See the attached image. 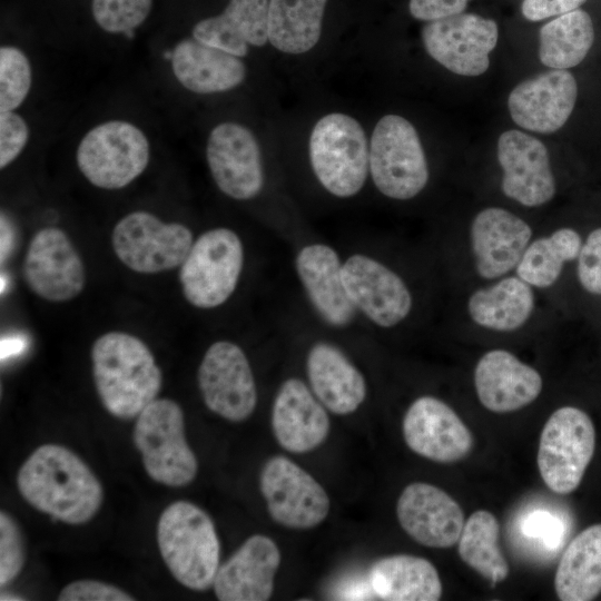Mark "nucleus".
<instances>
[{"mask_svg": "<svg viewBox=\"0 0 601 601\" xmlns=\"http://www.w3.org/2000/svg\"><path fill=\"white\" fill-rule=\"evenodd\" d=\"M17 486L36 510L71 525L89 522L104 502L99 479L75 452L60 444L37 447L20 466Z\"/></svg>", "mask_w": 601, "mask_h": 601, "instance_id": "obj_1", "label": "nucleus"}, {"mask_svg": "<svg viewBox=\"0 0 601 601\" xmlns=\"http://www.w3.org/2000/svg\"><path fill=\"white\" fill-rule=\"evenodd\" d=\"M91 368L101 404L120 420L137 417L162 385V373L150 348L125 332H108L93 342Z\"/></svg>", "mask_w": 601, "mask_h": 601, "instance_id": "obj_2", "label": "nucleus"}, {"mask_svg": "<svg viewBox=\"0 0 601 601\" xmlns=\"http://www.w3.org/2000/svg\"><path fill=\"white\" fill-rule=\"evenodd\" d=\"M157 544L171 575L184 587L205 591L219 568L220 543L211 518L189 501H176L160 514Z\"/></svg>", "mask_w": 601, "mask_h": 601, "instance_id": "obj_3", "label": "nucleus"}, {"mask_svg": "<svg viewBox=\"0 0 601 601\" xmlns=\"http://www.w3.org/2000/svg\"><path fill=\"white\" fill-rule=\"evenodd\" d=\"M132 441L148 476L157 483L181 487L191 483L198 461L185 435L184 412L170 398H156L137 416Z\"/></svg>", "mask_w": 601, "mask_h": 601, "instance_id": "obj_4", "label": "nucleus"}, {"mask_svg": "<svg viewBox=\"0 0 601 601\" xmlns=\"http://www.w3.org/2000/svg\"><path fill=\"white\" fill-rule=\"evenodd\" d=\"M309 160L322 186L347 198L365 184L370 148L364 129L348 115L332 112L321 118L309 137Z\"/></svg>", "mask_w": 601, "mask_h": 601, "instance_id": "obj_5", "label": "nucleus"}, {"mask_svg": "<svg viewBox=\"0 0 601 601\" xmlns=\"http://www.w3.org/2000/svg\"><path fill=\"white\" fill-rule=\"evenodd\" d=\"M244 267V246L229 228L203 233L180 265L179 282L186 300L209 309L224 304L235 292Z\"/></svg>", "mask_w": 601, "mask_h": 601, "instance_id": "obj_6", "label": "nucleus"}, {"mask_svg": "<svg viewBox=\"0 0 601 601\" xmlns=\"http://www.w3.org/2000/svg\"><path fill=\"white\" fill-rule=\"evenodd\" d=\"M370 171L376 188L386 197L407 200L428 180V168L413 125L397 115L382 117L372 134Z\"/></svg>", "mask_w": 601, "mask_h": 601, "instance_id": "obj_7", "label": "nucleus"}, {"mask_svg": "<svg viewBox=\"0 0 601 601\" xmlns=\"http://www.w3.org/2000/svg\"><path fill=\"white\" fill-rule=\"evenodd\" d=\"M595 428L581 408L563 406L545 422L539 442L538 467L542 481L554 493L577 490L593 457Z\"/></svg>", "mask_w": 601, "mask_h": 601, "instance_id": "obj_8", "label": "nucleus"}, {"mask_svg": "<svg viewBox=\"0 0 601 601\" xmlns=\"http://www.w3.org/2000/svg\"><path fill=\"white\" fill-rule=\"evenodd\" d=\"M79 170L93 186L120 189L142 174L149 161V142L135 125L110 120L90 129L78 145Z\"/></svg>", "mask_w": 601, "mask_h": 601, "instance_id": "obj_9", "label": "nucleus"}, {"mask_svg": "<svg viewBox=\"0 0 601 601\" xmlns=\"http://www.w3.org/2000/svg\"><path fill=\"white\" fill-rule=\"evenodd\" d=\"M193 244L188 227L164 223L142 210L122 217L111 234L116 256L129 269L140 274H156L180 266Z\"/></svg>", "mask_w": 601, "mask_h": 601, "instance_id": "obj_10", "label": "nucleus"}, {"mask_svg": "<svg viewBox=\"0 0 601 601\" xmlns=\"http://www.w3.org/2000/svg\"><path fill=\"white\" fill-rule=\"evenodd\" d=\"M259 486L270 518L282 526L312 529L328 515L331 501L325 489L286 456L275 455L264 463Z\"/></svg>", "mask_w": 601, "mask_h": 601, "instance_id": "obj_11", "label": "nucleus"}, {"mask_svg": "<svg viewBox=\"0 0 601 601\" xmlns=\"http://www.w3.org/2000/svg\"><path fill=\"white\" fill-rule=\"evenodd\" d=\"M201 398L209 411L230 422H243L255 411L257 388L244 351L229 341L213 343L197 373Z\"/></svg>", "mask_w": 601, "mask_h": 601, "instance_id": "obj_12", "label": "nucleus"}, {"mask_svg": "<svg viewBox=\"0 0 601 601\" xmlns=\"http://www.w3.org/2000/svg\"><path fill=\"white\" fill-rule=\"evenodd\" d=\"M497 38L495 21L474 13L462 12L427 21L422 30L427 53L461 76H480L486 71L489 55Z\"/></svg>", "mask_w": 601, "mask_h": 601, "instance_id": "obj_13", "label": "nucleus"}, {"mask_svg": "<svg viewBox=\"0 0 601 601\" xmlns=\"http://www.w3.org/2000/svg\"><path fill=\"white\" fill-rule=\"evenodd\" d=\"M22 276L32 293L52 303L71 300L86 285L83 262L68 235L57 227L33 235L23 258Z\"/></svg>", "mask_w": 601, "mask_h": 601, "instance_id": "obj_14", "label": "nucleus"}, {"mask_svg": "<svg viewBox=\"0 0 601 601\" xmlns=\"http://www.w3.org/2000/svg\"><path fill=\"white\" fill-rule=\"evenodd\" d=\"M342 276L351 303L375 325L393 327L411 313L413 298L405 282L375 258L352 255Z\"/></svg>", "mask_w": 601, "mask_h": 601, "instance_id": "obj_15", "label": "nucleus"}, {"mask_svg": "<svg viewBox=\"0 0 601 601\" xmlns=\"http://www.w3.org/2000/svg\"><path fill=\"white\" fill-rule=\"evenodd\" d=\"M206 159L217 187L230 198L247 200L264 185L260 149L252 131L235 122L217 125L209 134Z\"/></svg>", "mask_w": 601, "mask_h": 601, "instance_id": "obj_16", "label": "nucleus"}, {"mask_svg": "<svg viewBox=\"0 0 601 601\" xmlns=\"http://www.w3.org/2000/svg\"><path fill=\"white\" fill-rule=\"evenodd\" d=\"M402 431L414 453L439 463L460 461L473 446L466 425L452 407L434 396H421L408 406Z\"/></svg>", "mask_w": 601, "mask_h": 601, "instance_id": "obj_17", "label": "nucleus"}, {"mask_svg": "<svg viewBox=\"0 0 601 601\" xmlns=\"http://www.w3.org/2000/svg\"><path fill=\"white\" fill-rule=\"evenodd\" d=\"M396 515L414 541L436 549L457 543L465 523L460 504L442 489L424 482L411 483L402 491Z\"/></svg>", "mask_w": 601, "mask_h": 601, "instance_id": "obj_18", "label": "nucleus"}, {"mask_svg": "<svg viewBox=\"0 0 601 601\" xmlns=\"http://www.w3.org/2000/svg\"><path fill=\"white\" fill-rule=\"evenodd\" d=\"M497 160L503 169V194L526 207L550 201L555 180L545 146L520 130H508L497 140Z\"/></svg>", "mask_w": 601, "mask_h": 601, "instance_id": "obj_19", "label": "nucleus"}, {"mask_svg": "<svg viewBox=\"0 0 601 601\" xmlns=\"http://www.w3.org/2000/svg\"><path fill=\"white\" fill-rule=\"evenodd\" d=\"M531 226L501 207L479 211L470 226V243L477 275L501 278L516 268L531 243Z\"/></svg>", "mask_w": 601, "mask_h": 601, "instance_id": "obj_20", "label": "nucleus"}, {"mask_svg": "<svg viewBox=\"0 0 601 601\" xmlns=\"http://www.w3.org/2000/svg\"><path fill=\"white\" fill-rule=\"evenodd\" d=\"M270 424L279 446L295 454L321 446L331 428L325 406L296 377L287 378L279 386L272 406Z\"/></svg>", "mask_w": 601, "mask_h": 601, "instance_id": "obj_21", "label": "nucleus"}, {"mask_svg": "<svg viewBox=\"0 0 601 601\" xmlns=\"http://www.w3.org/2000/svg\"><path fill=\"white\" fill-rule=\"evenodd\" d=\"M577 97L578 86L573 75L554 69L519 83L509 96L508 107L518 126L550 134L566 122Z\"/></svg>", "mask_w": 601, "mask_h": 601, "instance_id": "obj_22", "label": "nucleus"}, {"mask_svg": "<svg viewBox=\"0 0 601 601\" xmlns=\"http://www.w3.org/2000/svg\"><path fill=\"white\" fill-rule=\"evenodd\" d=\"M282 556L268 536L254 534L218 568L213 588L220 601H266Z\"/></svg>", "mask_w": 601, "mask_h": 601, "instance_id": "obj_23", "label": "nucleus"}, {"mask_svg": "<svg viewBox=\"0 0 601 601\" xmlns=\"http://www.w3.org/2000/svg\"><path fill=\"white\" fill-rule=\"evenodd\" d=\"M474 386L480 403L494 413L518 411L536 400L543 386L540 373L513 353L495 348L476 363Z\"/></svg>", "mask_w": 601, "mask_h": 601, "instance_id": "obj_24", "label": "nucleus"}, {"mask_svg": "<svg viewBox=\"0 0 601 601\" xmlns=\"http://www.w3.org/2000/svg\"><path fill=\"white\" fill-rule=\"evenodd\" d=\"M342 266L337 253L321 243L304 246L295 259L297 275L309 302L333 327L349 325L356 312L345 290Z\"/></svg>", "mask_w": 601, "mask_h": 601, "instance_id": "obj_25", "label": "nucleus"}, {"mask_svg": "<svg viewBox=\"0 0 601 601\" xmlns=\"http://www.w3.org/2000/svg\"><path fill=\"white\" fill-rule=\"evenodd\" d=\"M306 373L315 396L334 414L355 412L366 397V382L361 371L328 342H317L309 348Z\"/></svg>", "mask_w": 601, "mask_h": 601, "instance_id": "obj_26", "label": "nucleus"}, {"mask_svg": "<svg viewBox=\"0 0 601 601\" xmlns=\"http://www.w3.org/2000/svg\"><path fill=\"white\" fill-rule=\"evenodd\" d=\"M170 59L177 80L196 93L230 90L242 83L246 76L245 63L239 57L195 38L178 42Z\"/></svg>", "mask_w": 601, "mask_h": 601, "instance_id": "obj_27", "label": "nucleus"}, {"mask_svg": "<svg viewBox=\"0 0 601 601\" xmlns=\"http://www.w3.org/2000/svg\"><path fill=\"white\" fill-rule=\"evenodd\" d=\"M269 0H229L216 17L197 22L193 38L237 57L248 53V46H264L268 41Z\"/></svg>", "mask_w": 601, "mask_h": 601, "instance_id": "obj_28", "label": "nucleus"}, {"mask_svg": "<svg viewBox=\"0 0 601 601\" xmlns=\"http://www.w3.org/2000/svg\"><path fill=\"white\" fill-rule=\"evenodd\" d=\"M368 579L376 597L387 601H436L442 582L436 568L426 559L395 554L375 561Z\"/></svg>", "mask_w": 601, "mask_h": 601, "instance_id": "obj_29", "label": "nucleus"}, {"mask_svg": "<svg viewBox=\"0 0 601 601\" xmlns=\"http://www.w3.org/2000/svg\"><path fill=\"white\" fill-rule=\"evenodd\" d=\"M534 305L532 286L515 275L474 290L466 307L476 325L494 332H513L530 319Z\"/></svg>", "mask_w": 601, "mask_h": 601, "instance_id": "obj_30", "label": "nucleus"}, {"mask_svg": "<svg viewBox=\"0 0 601 601\" xmlns=\"http://www.w3.org/2000/svg\"><path fill=\"white\" fill-rule=\"evenodd\" d=\"M562 601H590L601 593V523L577 534L563 552L554 577Z\"/></svg>", "mask_w": 601, "mask_h": 601, "instance_id": "obj_31", "label": "nucleus"}, {"mask_svg": "<svg viewBox=\"0 0 601 601\" xmlns=\"http://www.w3.org/2000/svg\"><path fill=\"white\" fill-rule=\"evenodd\" d=\"M327 0H269L268 41L279 51L298 55L319 40Z\"/></svg>", "mask_w": 601, "mask_h": 601, "instance_id": "obj_32", "label": "nucleus"}, {"mask_svg": "<svg viewBox=\"0 0 601 601\" xmlns=\"http://www.w3.org/2000/svg\"><path fill=\"white\" fill-rule=\"evenodd\" d=\"M594 41L591 17L581 9L564 13L545 23L540 30L539 57L553 69L579 65Z\"/></svg>", "mask_w": 601, "mask_h": 601, "instance_id": "obj_33", "label": "nucleus"}, {"mask_svg": "<svg viewBox=\"0 0 601 601\" xmlns=\"http://www.w3.org/2000/svg\"><path fill=\"white\" fill-rule=\"evenodd\" d=\"M582 238L573 228H559L526 247L515 274L535 288H548L559 279L565 263L578 258Z\"/></svg>", "mask_w": 601, "mask_h": 601, "instance_id": "obj_34", "label": "nucleus"}, {"mask_svg": "<svg viewBox=\"0 0 601 601\" xmlns=\"http://www.w3.org/2000/svg\"><path fill=\"white\" fill-rule=\"evenodd\" d=\"M499 529V522L491 512L477 510L465 521L457 541L462 561L492 585L505 580L510 571L497 545Z\"/></svg>", "mask_w": 601, "mask_h": 601, "instance_id": "obj_35", "label": "nucleus"}, {"mask_svg": "<svg viewBox=\"0 0 601 601\" xmlns=\"http://www.w3.org/2000/svg\"><path fill=\"white\" fill-rule=\"evenodd\" d=\"M31 67L27 56L18 48H0V112L13 111L29 93Z\"/></svg>", "mask_w": 601, "mask_h": 601, "instance_id": "obj_36", "label": "nucleus"}, {"mask_svg": "<svg viewBox=\"0 0 601 601\" xmlns=\"http://www.w3.org/2000/svg\"><path fill=\"white\" fill-rule=\"evenodd\" d=\"M152 0H92L96 23L110 33H126L140 26L148 17Z\"/></svg>", "mask_w": 601, "mask_h": 601, "instance_id": "obj_37", "label": "nucleus"}, {"mask_svg": "<svg viewBox=\"0 0 601 601\" xmlns=\"http://www.w3.org/2000/svg\"><path fill=\"white\" fill-rule=\"evenodd\" d=\"M26 561L23 534L16 520L0 512V585L12 582L21 572Z\"/></svg>", "mask_w": 601, "mask_h": 601, "instance_id": "obj_38", "label": "nucleus"}, {"mask_svg": "<svg viewBox=\"0 0 601 601\" xmlns=\"http://www.w3.org/2000/svg\"><path fill=\"white\" fill-rule=\"evenodd\" d=\"M577 259L581 286L588 293L601 296V227L589 234Z\"/></svg>", "mask_w": 601, "mask_h": 601, "instance_id": "obj_39", "label": "nucleus"}, {"mask_svg": "<svg viewBox=\"0 0 601 601\" xmlns=\"http://www.w3.org/2000/svg\"><path fill=\"white\" fill-rule=\"evenodd\" d=\"M29 139L24 119L13 111L0 112V168L10 165L23 150Z\"/></svg>", "mask_w": 601, "mask_h": 601, "instance_id": "obj_40", "label": "nucleus"}, {"mask_svg": "<svg viewBox=\"0 0 601 601\" xmlns=\"http://www.w3.org/2000/svg\"><path fill=\"white\" fill-rule=\"evenodd\" d=\"M59 601H132L122 589L97 580H78L67 584L58 595Z\"/></svg>", "mask_w": 601, "mask_h": 601, "instance_id": "obj_41", "label": "nucleus"}, {"mask_svg": "<svg viewBox=\"0 0 601 601\" xmlns=\"http://www.w3.org/2000/svg\"><path fill=\"white\" fill-rule=\"evenodd\" d=\"M521 530L525 536L540 540L550 551L556 550L562 544L564 535L561 520L544 510H535L526 514L522 519Z\"/></svg>", "mask_w": 601, "mask_h": 601, "instance_id": "obj_42", "label": "nucleus"}, {"mask_svg": "<svg viewBox=\"0 0 601 601\" xmlns=\"http://www.w3.org/2000/svg\"><path fill=\"white\" fill-rule=\"evenodd\" d=\"M471 0H410L411 14L420 20L432 21L462 13Z\"/></svg>", "mask_w": 601, "mask_h": 601, "instance_id": "obj_43", "label": "nucleus"}, {"mask_svg": "<svg viewBox=\"0 0 601 601\" xmlns=\"http://www.w3.org/2000/svg\"><path fill=\"white\" fill-rule=\"evenodd\" d=\"M587 0H523L521 10L525 19L540 21L579 9Z\"/></svg>", "mask_w": 601, "mask_h": 601, "instance_id": "obj_44", "label": "nucleus"}, {"mask_svg": "<svg viewBox=\"0 0 601 601\" xmlns=\"http://www.w3.org/2000/svg\"><path fill=\"white\" fill-rule=\"evenodd\" d=\"M338 599L345 600H361V599H374L375 595L372 585L370 583L368 575L365 579H353L346 584L343 583L338 588Z\"/></svg>", "mask_w": 601, "mask_h": 601, "instance_id": "obj_45", "label": "nucleus"}, {"mask_svg": "<svg viewBox=\"0 0 601 601\" xmlns=\"http://www.w3.org/2000/svg\"><path fill=\"white\" fill-rule=\"evenodd\" d=\"M0 600H1V601H7V600H23V598L18 597V595H13V594L1 593Z\"/></svg>", "mask_w": 601, "mask_h": 601, "instance_id": "obj_46", "label": "nucleus"}]
</instances>
